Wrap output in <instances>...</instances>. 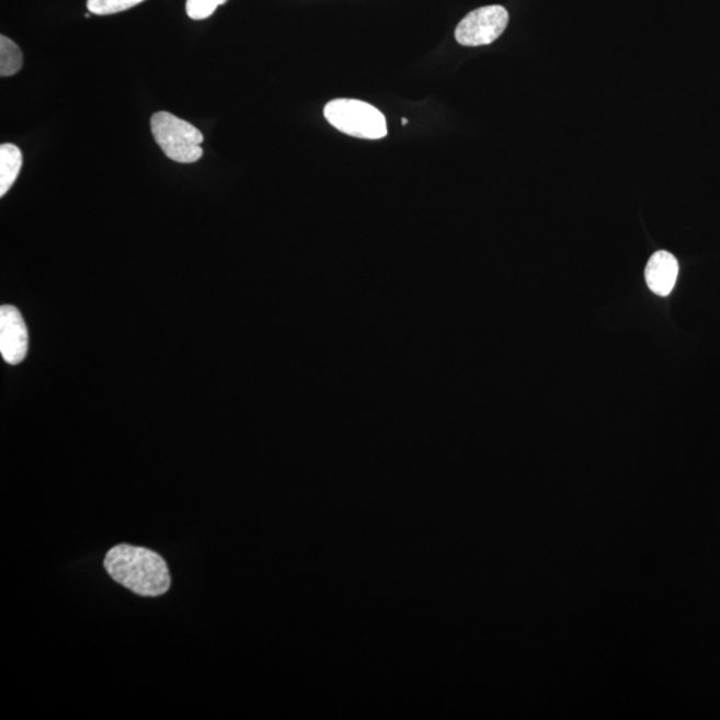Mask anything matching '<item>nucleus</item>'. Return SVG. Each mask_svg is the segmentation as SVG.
Instances as JSON below:
<instances>
[{"label": "nucleus", "instance_id": "1", "mask_svg": "<svg viewBox=\"0 0 720 720\" xmlns=\"http://www.w3.org/2000/svg\"><path fill=\"white\" fill-rule=\"evenodd\" d=\"M111 580L140 596L164 595L171 586L168 563L159 553L145 547L122 544L113 547L104 559Z\"/></svg>", "mask_w": 720, "mask_h": 720}, {"label": "nucleus", "instance_id": "2", "mask_svg": "<svg viewBox=\"0 0 720 720\" xmlns=\"http://www.w3.org/2000/svg\"><path fill=\"white\" fill-rule=\"evenodd\" d=\"M151 132L164 156L174 162L195 163L203 157V134L168 111L152 115Z\"/></svg>", "mask_w": 720, "mask_h": 720}, {"label": "nucleus", "instance_id": "3", "mask_svg": "<svg viewBox=\"0 0 720 720\" xmlns=\"http://www.w3.org/2000/svg\"><path fill=\"white\" fill-rule=\"evenodd\" d=\"M324 118L350 137L378 140L387 135L385 115L377 107L356 100H335L324 107Z\"/></svg>", "mask_w": 720, "mask_h": 720}, {"label": "nucleus", "instance_id": "4", "mask_svg": "<svg viewBox=\"0 0 720 720\" xmlns=\"http://www.w3.org/2000/svg\"><path fill=\"white\" fill-rule=\"evenodd\" d=\"M508 20V12L503 5H485L460 21L455 30V38L461 46H488L504 33Z\"/></svg>", "mask_w": 720, "mask_h": 720}, {"label": "nucleus", "instance_id": "5", "mask_svg": "<svg viewBox=\"0 0 720 720\" xmlns=\"http://www.w3.org/2000/svg\"><path fill=\"white\" fill-rule=\"evenodd\" d=\"M28 351V331L22 313L14 306L0 309V353L9 365H20Z\"/></svg>", "mask_w": 720, "mask_h": 720}, {"label": "nucleus", "instance_id": "6", "mask_svg": "<svg viewBox=\"0 0 720 720\" xmlns=\"http://www.w3.org/2000/svg\"><path fill=\"white\" fill-rule=\"evenodd\" d=\"M679 263L667 251H658L650 258L644 276L650 290L661 297H667L674 290L678 279Z\"/></svg>", "mask_w": 720, "mask_h": 720}, {"label": "nucleus", "instance_id": "7", "mask_svg": "<svg viewBox=\"0 0 720 720\" xmlns=\"http://www.w3.org/2000/svg\"><path fill=\"white\" fill-rule=\"evenodd\" d=\"M23 156L20 147L11 144L0 146V196L9 193L22 170Z\"/></svg>", "mask_w": 720, "mask_h": 720}, {"label": "nucleus", "instance_id": "8", "mask_svg": "<svg viewBox=\"0 0 720 720\" xmlns=\"http://www.w3.org/2000/svg\"><path fill=\"white\" fill-rule=\"evenodd\" d=\"M23 66V54L15 42L8 36H0V76L3 78L15 76Z\"/></svg>", "mask_w": 720, "mask_h": 720}, {"label": "nucleus", "instance_id": "9", "mask_svg": "<svg viewBox=\"0 0 720 720\" xmlns=\"http://www.w3.org/2000/svg\"><path fill=\"white\" fill-rule=\"evenodd\" d=\"M145 0H88V9L91 14L113 15L127 11Z\"/></svg>", "mask_w": 720, "mask_h": 720}, {"label": "nucleus", "instance_id": "10", "mask_svg": "<svg viewBox=\"0 0 720 720\" xmlns=\"http://www.w3.org/2000/svg\"><path fill=\"white\" fill-rule=\"evenodd\" d=\"M227 0H187L186 11L191 20L203 21L210 18L219 5L225 4Z\"/></svg>", "mask_w": 720, "mask_h": 720}, {"label": "nucleus", "instance_id": "11", "mask_svg": "<svg viewBox=\"0 0 720 720\" xmlns=\"http://www.w3.org/2000/svg\"><path fill=\"white\" fill-rule=\"evenodd\" d=\"M408 123H409L408 119H403V121H402V125H403V126L408 125Z\"/></svg>", "mask_w": 720, "mask_h": 720}]
</instances>
